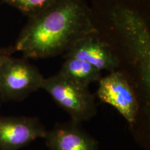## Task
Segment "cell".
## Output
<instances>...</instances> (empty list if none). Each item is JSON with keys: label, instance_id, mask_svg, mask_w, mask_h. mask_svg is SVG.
Returning <instances> with one entry per match:
<instances>
[{"label": "cell", "instance_id": "obj_10", "mask_svg": "<svg viewBox=\"0 0 150 150\" xmlns=\"http://www.w3.org/2000/svg\"><path fill=\"white\" fill-rule=\"evenodd\" d=\"M56 1V0H0L1 2L18 9L28 18L42 12Z\"/></svg>", "mask_w": 150, "mask_h": 150}, {"label": "cell", "instance_id": "obj_2", "mask_svg": "<svg viewBox=\"0 0 150 150\" xmlns=\"http://www.w3.org/2000/svg\"><path fill=\"white\" fill-rule=\"evenodd\" d=\"M96 34L86 0H56L28 21L13 46L26 59L63 55L81 39Z\"/></svg>", "mask_w": 150, "mask_h": 150}, {"label": "cell", "instance_id": "obj_11", "mask_svg": "<svg viewBox=\"0 0 150 150\" xmlns=\"http://www.w3.org/2000/svg\"><path fill=\"white\" fill-rule=\"evenodd\" d=\"M6 53H11V54L15 53L13 47L11 46V47H3V48L0 47V56H1V54H4Z\"/></svg>", "mask_w": 150, "mask_h": 150}, {"label": "cell", "instance_id": "obj_1", "mask_svg": "<svg viewBox=\"0 0 150 150\" xmlns=\"http://www.w3.org/2000/svg\"><path fill=\"white\" fill-rule=\"evenodd\" d=\"M96 35L119 62L138 97L150 93V0H91Z\"/></svg>", "mask_w": 150, "mask_h": 150}, {"label": "cell", "instance_id": "obj_4", "mask_svg": "<svg viewBox=\"0 0 150 150\" xmlns=\"http://www.w3.org/2000/svg\"><path fill=\"white\" fill-rule=\"evenodd\" d=\"M41 89L46 91L74 122L81 124L88 121L96 115L95 95L88 87L79 85L59 72L45 78Z\"/></svg>", "mask_w": 150, "mask_h": 150}, {"label": "cell", "instance_id": "obj_3", "mask_svg": "<svg viewBox=\"0 0 150 150\" xmlns=\"http://www.w3.org/2000/svg\"><path fill=\"white\" fill-rule=\"evenodd\" d=\"M12 54L0 56V99L2 102L24 100L41 89L45 79L27 59L15 58Z\"/></svg>", "mask_w": 150, "mask_h": 150}, {"label": "cell", "instance_id": "obj_7", "mask_svg": "<svg viewBox=\"0 0 150 150\" xmlns=\"http://www.w3.org/2000/svg\"><path fill=\"white\" fill-rule=\"evenodd\" d=\"M45 139L50 150L98 149V142L81 127V124L72 120L56 124L47 131Z\"/></svg>", "mask_w": 150, "mask_h": 150}, {"label": "cell", "instance_id": "obj_6", "mask_svg": "<svg viewBox=\"0 0 150 150\" xmlns=\"http://www.w3.org/2000/svg\"><path fill=\"white\" fill-rule=\"evenodd\" d=\"M45 127L38 117L0 115V150H18L45 138Z\"/></svg>", "mask_w": 150, "mask_h": 150}, {"label": "cell", "instance_id": "obj_5", "mask_svg": "<svg viewBox=\"0 0 150 150\" xmlns=\"http://www.w3.org/2000/svg\"><path fill=\"white\" fill-rule=\"evenodd\" d=\"M101 102L110 105L132 126L139 110L138 96L128 78L120 70L99 79L96 93Z\"/></svg>", "mask_w": 150, "mask_h": 150}, {"label": "cell", "instance_id": "obj_9", "mask_svg": "<svg viewBox=\"0 0 150 150\" xmlns=\"http://www.w3.org/2000/svg\"><path fill=\"white\" fill-rule=\"evenodd\" d=\"M59 72L74 83L86 87L98 82L102 78V71L83 60L74 58L65 59Z\"/></svg>", "mask_w": 150, "mask_h": 150}, {"label": "cell", "instance_id": "obj_8", "mask_svg": "<svg viewBox=\"0 0 150 150\" xmlns=\"http://www.w3.org/2000/svg\"><path fill=\"white\" fill-rule=\"evenodd\" d=\"M63 57L83 60L100 71L106 70L111 72L119 69L117 58L96 34L83 38L63 54Z\"/></svg>", "mask_w": 150, "mask_h": 150}]
</instances>
